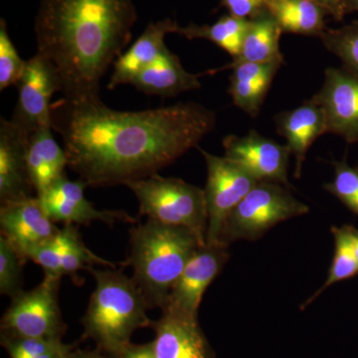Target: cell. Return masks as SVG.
Segmentation results:
<instances>
[{
    "mask_svg": "<svg viewBox=\"0 0 358 358\" xmlns=\"http://www.w3.org/2000/svg\"><path fill=\"white\" fill-rule=\"evenodd\" d=\"M178 24L171 20L152 22L131 47L114 63L109 88L131 85L134 78L159 60L167 50L164 39L169 33L176 32Z\"/></svg>",
    "mask_w": 358,
    "mask_h": 358,
    "instance_id": "19",
    "label": "cell"
},
{
    "mask_svg": "<svg viewBox=\"0 0 358 358\" xmlns=\"http://www.w3.org/2000/svg\"><path fill=\"white\" fill-rule=\"evenodd\" d=\"M199 150L207 166L204 189L208 210L206 244L219 245V235L226 219L259 181L225 157H216L200 148Z\"/></svg>",
    "mask_w": 358,
    "mask_h": 358,
    "instance_id": "8",
    "label": "cell"
},
{
    "mask_svg": "<svg viewBox=\"0 0 358 358\" xmlns=\"http://www.w3.org/2000/svg\"><path fill=\"white\" fill-rule=\"evenodd\" d=\"M282 28L267 9L264 8L250 18L241 50L231 64L237 63L279 62L284 64V56L280 50Z\"/></svg>",
    "mask_w": 358,
    "mask_h": 358,
    "instance_id": "23",
    "label": "cell"
},
{
    "mask_svg": "<svg viewBox=\"0 0 358 358\" xmlns=\"http://www.w3.org/2000/svg\"><path fill=\"white\" fill-rule=\"evenodd\" d=\"M1 345L10 358H34L65 345L62 339L14 338L1 336Z\"/></svg>",
    "mask_w": 358,
    "mask_h": 358,
    "instance_id": "31",
    "label": "cell"
},
{
    "mask_svg": "<svg viewBox=\"0 0 358 358\" xmlns=\"http://www.w3.org/2000/svg\"><path fill=\"white\" fill-rule=\"evenodd\" d=\"M282 63H237L225 66L232 69L228 93L233 103L245 113L256 117L260 113L268 89Z\"/></svg>",
    "mask_w": 358,
    "mask_h": 358,
    "instance_id": "21",
    "label": "cell"
},
{
    "mask_svg": "<svg viewBox=\"0 0 358 358\" xmlns=\"http://www.w3.org/2000/svg\"><path fill=\"white\" fill-rule=\"evenodd\" d=\"M18 100L11 121L31 134L37 129L51 127V99L61 92V84L53 66L36 53L26 61L24 72L16 85Z\"/></svg>",
    "mask_w": 358,
    "mask_h": 358,
    "instance_id": "9",
    "label": "cell"
},
{
    "mask_svg": "<svg viewBox=\"0 0 358 358\" xmlns=\"http://www.w3.org/2000/svg\"><path fill=\"white\" fill-rule=\"evenodd\" d=\"M223 147L224 157L241 166L256 180L292 188L288 180L291 152L287 145H280L252 129L244 136H226Z\"/></svg>",
    "mask_w": 358,
    "mask_h": 358,
    "instance_id": "10",
    "label": "cell"
},
{
    "mask_svg": "<svg viewBox=\"0 0 358 358\" xmlns=\"http://www.w3.org/2000/svg\"><path fill=\"white\" fill-rule=\"evenodd\" d=\"M334 178L324 185L346 208L358 215V166H348L346 160L333 162Z\"/></svg>",
    "mask_w": 358,
    "mask_h": 358,
    "instance_id": "28",
    "label": "cell"
},
{
    "mask_svg": "<svg viewBox=\"0 0 358 358\" xmlns=\"http://www.w3.org/2000/svg\"><path fill=\"white\" fill-rule=\"evenodd\" d=\"M52 131L51 127H45L35 131L28 138L26 162L37 197L65 176V167L68 166L64 148L58 145Z\"/></svg>",
    "mask_w": 358,
    "mask_h": 358,
    "instance_id": "20",
    "label": "cell"
},
{
    "mask_svg": "<svg viewBox=\"0 0 358 358\" xmlns=\"http://www.w3.org/2000/svg\"><path fill=\"white\" fill-rule=\"evenodd\" d=\"M52 129L64 143L68 167L87 186L148 178L182 157L215 128L216 115L196 103L122 112L101 100L51 108Z\"/></svg>",
    "mask_w": 358,
    "mask_h": 358,
    "instance_id": "1",
    "label": "cell"
},
{
    "mask_svg": "<svg viewBox=\"0 0 358 358\" xmlns=\"http://www.w3.org/2000/svg\"><path fill=\"white\" fill-rule=\"evenodd\" d=\"M131 252L127 265L134 270L133 280L150 308H166L171 289L200 243L188 229L148 219L134 226Z\"/></svg>",
    "mask_w": 358,
    "mask_h": 358,
    "instance_id": "3",
    "label": "cell"
},
{
    "mask_svg": "<svg viewBox=\"0 0 358 358\" xmlns=\"http://www.w3.org/2000/svg\"><path fill=\"white\" fill-rule=\"evenodd\" d=\"M126 185L138 199L141 215L192 231L200 243L206 245L208 210L204 189L157 173Z\"/></svg>",
    "mask_w": 358,
    "mask_h": 358,
    "instance_id": "5",
    "label": "cell"
},
{
    "mask_svg": "<svg viewBox=\"0 0 358 358\" xmlns=\"http://www.w3.org/2000/svg\"><path fill=\"white\" fill-rule=\"evenodd\" d=\"M307 1L322 7L329 13V15L333 16L334 20L338 21L343 20L345 14L348 13L345 0H307Z\"/></svg>",
    "mask_w": 358,
    "mask_h": 358,
    "instance_id": "34",
    "label": "cell"
},
{
    "mask_svg": "<svg viewBox=\"0 0 358 358\" xmlns=\"http://www.w3.org/2000/svg\"><path fill=\"white\" fill-rule=\"evenodd\" d=\"M199 77L188 73L178 56L167 49L157 62L134 78L131 85L145 95L166 98L199 89Z\"/></svg>",
    "mask_w": 358,
    "mask_h": 358,
    "instance_id": "22",
    "label": "cell"
},
{
    "mask_svg": "<svg viewBox=\"0 0 358 358\" xmlns=\"http://www.w3.org/2000/svg\"><path fill=\"white\" fill-rule=\"evenodd\" d=\"M308 211V205L299 201L286 186L259 181L226 219L218 243L228 248L238 240L255 241L282 221Z\"/></svg>",
    "mask_w": 358,
    "mask_h": 358,
    "instance_id": "6",
    "label": "cell"
},
{
    "mask_svg": "<svg viewBox=\"0 0 358 358\" xmlns=\"http://www.w3.org/2000/svg\"><path fill=\"white\" fill-rule=\"evenodd\" d=\"M87 271L95 278L96 288L82 320L84 338L93 339L99 352L114 357L131 343L136 329L152 327L147 313L150 307L133 278L121 271Z\"/></svg>",
    "mask_w": 358,
    "mask_h": 358,
    "instance_id": "4",
    "label": "cell"
},
{
    "mask_svg": "<svg viewBox=\"0 0 358 358\" xmlns=\"http://www.w3.org/2000/svg\"><path fill=\"white\" fill-rule=\"evenodd\" d=\"M346 13H358V0H345Z\"/></svg>",
    "mask_w": 358,
    "mask_h": 358,
    "instance_id": "37",
    "label": "cell"
},
{
    "mask_svg": "<svg viewBox=\"0 0 358 358\" xmlns=\"http://www.w3.org/2000/svg\"><path fill=\"white\" fill-rule=\"evenodd\" d=\"M228 260L227 247L207 244L199 247L171 289L162 312L197 317L205 291L220 274Z\"/></svg>",
    "mask_w": 358,
    "mask_h": 358,
    "instance_id": "11",
    "label": "cell"
},
{
    "mask_svg": "<svg viewBox=\"0 0 358 358\" xmlns=\"http://www.w3.org/2000/svg\"><path fill=\"white\" fill-rule=\"evenodd\" d=\"M114 358H157L154 352L152 343L143 345L129 343L121 352L114 355Z\"/></svg>",
    "mask_w": 358,
    "mask_h": 358,
    "instance_id": "33",
    "label": "cell"
},
{
    "mask_svg": "<svg viewBox=\"0 0 358 358\" xmlns=\"http://www.w3.org/2000/svg\"><path fill=\"white\" fill-rule=\"evenodd\" d=\"M278 134L286 138L287 147L296 159L294 176L300 178L301 167L310 145L327 131L324 109L312 98L296 109L280 113L275 117Z\"/></svg>",
    "mask_w": 358,
    "mask_h": 358,
    "instance_id": "18",
    "label": "cell"
},
{
    "mask_svg": "<svg viewBox=\"0 0 358 358\" xmlns=\"http://www.w3.org/2000/svg\"><path fill=\"white\" fill-rule=\"evenodd\" d=\"M1 236L6 238L23 262L30 253L55 236L59 231L38 197L2 202L0 208Z\"/></svg>",
    "mask_w": 358,
    "mask_h": 358,
    "instance_id": "12",
    "label": "cell"
},
{
    "mask_svg": "<svg viewBox=\"0 0 358 358\" xmlns=\"http://www.w3.org/2000/svg\"><path fill=\"white\" fill-rule=\"evenodd\" d=\"M264 6L282 32L306 36H322L326 31V16L322 7L307 0H263Z\"/></svg>",
    "mask_w": 358,
    "mask_h": 358,
    "instance_id": "24",
    "label": "cell"
},
{
    "mask_svg": "<svg viewBox=\"0 0 358 358\" xmlns=\"http://www.w3.org/2000/svg\"><path fill=\"white\" fill-rule=\"evenodd\" d=\"M249 20L223 16L212 25L190 24L186 27H176V32L187 39H206L227 52L233 59L237 58L241 50L245 33Z\"/></svg>",
    "mask_w": 358,
    "mask_h": 358,
    "instance_id": "25",
    "label": "cell"
},
{
    "mask_svg": "<svg viewBox=\"0 0 358 358\" xmlns=\"http://www.w3.org/2000/svg\"><path fill=\"white\" fill-rule=\"evenodd\" d=\"M155 338L152 341L157 358H213L208 341L197 317L162 312L152 324Z\"/></svg>",
    "mask_w": 358,
    "mask_h": 358,
    "instance_id": "16",
    "label": "cell"
},
{
    "mask_svg": "<svg viewBox=\"0 0 358 358\" xmlns=\"http://www.w3.org/2000/svg\"><path fill=\"white\" fill-rule=\"evenodd\" d=\"M65 358H106L100 352H71Z\"/></svg>",
    "mask_w": 358,
    "mask_h": 358,
    "instance_id": "36",
    "label": "cell"
},
{
    "mask_svg": "<svg viewBox=\"0 0 358 358\" xmlns=\"http://www.w3.org/2000/svg\"><path fill=\"white\" fill-rule=\"evenodd\" d=\"M222 6L230 15L242 20H250L265 8L263 0H222Z\"/></svg>",
    "mask_w": 358,
    "mask_h": 358,
    "instance_id": "32",
    "label": "cell"
},
{
    "mask_svg": "<svg viewBox=\"0 0 358 358\" xmlns=\"http://www.w3.org/2000/svg\"><path fill=\"white\" fill-rule=\"evenodd\" d=\"M73 350V346L64 345L57 350H52V352L44 353L34 358H65Z\"/></svg>",
    "mask_w": 358,
    "mask_h": 358,
    "instance_id": "35",
    "label": "cell"
},
{
    "mask_svg": "<svg viewBox=\"0 0 358 358\" xmlns=\"http://www.w3.org/2000/svg\"><path fill=\"white\" fill-rule=\"evenodd\" d=\"M29 260L41 266L44 275L62 279L64 275L74 277L78 271L94 265L115 268V264L101 258L84 244L74 225L68 224L57 234L33 250Z\"/></svg>",
    "mask_w": 358,
    "mask_h": 358,
    "instance_id": "15",
    "label": "cell"
},
{
    "mask_svg": "<svg viewBox=\"0 0 358 358\" xmlns=\"http://www.w3.org/2000/svg\"><path fill=\"white\" fill-rule=\"evenodd\" d=\"M86 185L82 180H71L67 176L56 181L39 196L45 210L53 222L89 224L102 221L106 224L136 222V219L127 212L120 210H98L85 196Z\"/></svg>",
    "mask_w": 358,
    "mask_h": 358,
    "instance_id": "14",
    "label": "cell"
},
{
    "mask_svg": "<svg viewBox=\"0 0 358 358\" xmlns=\"http://www.w3.org/2000/svg\"><path fill=\"white\" fill-rule=\"evenodd\" d=\"M313 98L326 113L327 131L357 143L358 77L345 68H327L324 85Z\"/></svg>",
    "mask_w": 358,
    "mask_h": 358,
    "instance_id": "13",
    "label": "cell"
},
{
    "mask_svg": "<svg viewBox=\"0 0 358 358\" xmlns=\"http://www.w3.org/2000/svg\"><path fill=\"white\" fill-rule=\"evenodd\" d=\"M352 246L355 255L358 261V229L355 227H352Z\"/></svg>",
    "mask_w": 358,
    "mask_h": 358,
    "instance_id": "38",
    "label": "cell"
},
{
    "mask_svg": "<svg viewBox=\"0 0 358 358\" xmlns=\"http://www.w3.org/2000/svg\"><path fill=\"white\" fill-rule=\"evenodd\" d=\"M26 61L18 52L7 32L6 22H0V90L17 85L24 72Z\"/></svg>",
    "mask_w": 358,
    "mask_h": 358,
    "instance_id": "30",
    "label": "cell"
},
{
    "mask_svg": "<svg viewBox=\"0 0 358 358\" xmlns=\"http://www.w3.org/2000/svg\"><path fill=\"white\" fill-rule=\"evenodd\" d=\"M23 264L13 245L0 237V294L13 299L23 292Z\"/></svg>",
    "mask_w": 358,
    "mask_h": 358,
    "instance_id": "29",
    "label": "cell"
},
{
    "mask_svg": "<svg viewBox=\"0 0 358 358\" xmlns=\"http://www.w3.org/2000/svg\"><path fill=\"white\" fill-rule=\"evenodd\" d=\"M352 225H343L341 227H331V233L334 238L336 251L333 263L329 268L327 281L322 285L319 291L310 296L303 307H308L320 296L324 289L333 286L336 282L352 279L358 275V261L355 255L352 246Z\"/></svg>",
    "mask_w": 358,
    "mask_h": 358,
    "instance_id": "26",
    "label": "cell"
},
{
    "mask_svg": "<svg viewBox=\"0 0 358 358\" xmlns=\"http://www.w3.org/2000/svg\"><path fill=\"white\" fill-rule=\"evenodd\" d=\"M29 134L11 120L0 121V200L11 201L32 196L26 152Z\"/></svg>",
    "mask_w": 358,
    "mask_h": 358,
    "instance_id": "17",
    "label": "cell"
},
{
    "mask_svg": "<svg viewBox=\"0 0 358 358\" xmlns=\"http://www.w3.org/2000/svg\"><path fill=\"white\" fill-rule=\"evenodd\" d=\"M320 38L343 62V68L358 77V20L338 29H326Z\"/></svg>",
    "mask_w": 358,
    "mask_h": 358,
    "instance_id": "27",
    "label": "cell"
},
{
    "mask_svg": "<svg viewBox=\"0 0 358 358\" xmlns=\"http://www.w3.org/2000/svg\"><path fill=\"white\" fill-rule=\"evenodd\" d=\"M60 281L44 275L38 286L11 299L2 317L1 336L62 339L66 324L59 307Z\"/></svg>",
    "mask_w": 358,
    "mask_h": 358,
    "instance_id": "7",
    "label": "cell"
},
{
    "mask_svg": "<svg viewBox=\"0 0 358 358\" xmlns=\"http://www.w3.org/2000/svg\"><path fill=\"white\" fill-rule=\"evenodd\" d=\"M134 0H41L36 53L56 70L70 102L100 99V84L133 36Z\"/></svg>",
    "mask_w": 358,
    "mask_h": 358,
    "instance_id": "2",
    "label": "cell"
}]
</instances>
